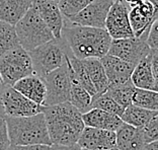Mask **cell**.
Listing matches in <instances>:
<instances>
[{"label": "cell", "instance_id": "26", "mask_svg": "<svg viewBox=\"0 0 158 150\" xmlns=\"http://www.w3.org/2000/svg\"><path fill=\"white\" fill-rule=\"evenodd\" d=\"M19 45L14 27L0 19V56Z\"/></svg>", "mask_w": 158, "mask_h": 150}, {"label": "cell", "instance_id": "15", "mask_svg": "<svg viewBox=\"0 0 158 150\" xmlns=\"http://www.w3.org/2000/svg\"><path fill=\"white\" fill-rule=\"evenodd\" d=\"M100 61L109 81V86L131 80V74L135 67L134 64L107 54L100 58Z\"/></svg>", "mask_w": 158, "mask_h": 150}, {"label": "cell", "instance_id": "14", "mask_svg": "<svg viewBox=\"0 0 158 150\" xmlns=\"http://www.w3.org/2000/svg\"><path fill=\"white\" fill-rule=\"evenodd\" d=\"M33 6L52 31L54 39L60 40L62 37L64 17L59 9L58 3L53 0H34Z\"/></svg>", "mask_w": 158, "mask_h": 150}, {"label": "cell", "instance_id": "8", "mask_svg": "<svg viewBox=\"0 0 158 150\" xmlns=\"http://www.w3.org/2000/svg\"><path fill=\"white\" fill-rule=\"evenodd\" d=\"M44 106L37 105L12 86H6L0 94V110L5 117H30L43 112Z\"/></svg>", "mask_w": 158, "mask_h": 150}, {"label": "cell", "instance_id": "19", "mask_svg": "<svg viewBox=\"0 0 158 150\" xmlns=\"http://www.w3.org/2000/svg\"><path fill=\"white\" fill-rule=\"evenodd\" d=\"M131 81L136 88L157 91L158 78L154 75L149 55L136 64L131 74Z\"/></svg>", "mask_w": 158, "mask_h": 150}, {"label": "cell", "instance_id": "36", "mask_svg": "<svg viewBox=\"0 0 158 150\" xmlns=\"http://www.w3.org/2000/svg\"><path fill=\"white\" fill-rule=\"evenodd\" d=\"M147 1L151 3L155 8H158V0H147Z\"/></svg>", "mask_w": 158, "mask_h": 150}, {"label": "cell", "instance_id": "6", "mask_svg": "<svg viewBox=\"0 0 158 150\" xmlns=\"http://www.w3.org/2000/svg\"><path fill=\"white\" fill-rule=\"evenodd\" d=\"M31 74L35 71L31 56L19 45L0 56V76L6 86H12L16 81Z\"/></svg>", "mask_w": 158, "mask_h": 150}, {"label": "cell", "instance_id": "12", "mask_svg": "<svg viewBox=\"0 0 158 150\" xmlns=\"http://www.w3.org/2000/svg\"><path fill=\"white\" fill-rule=\"evenodd\" d=\"M129 8V20L134 37L140 38L147 35L151 24L157 19L158 8L147 0H138Z\"/></svg>", "mask_w": 158, "mask_h": 150}, {"label": "cell", "instance_id": "27", "mask_svg": "<svg viewBox=\"0 0 158 150\" xmlns=\"http://www.w3.org/2000/svg\"><path fill=\"white\" fill-rule=\"evenodd\" d=\"M90 109H99L102 110H105V112L117 115L118 117H121L124 112V109L120 105H118L107 94L93 96L89 110Z\"/></svg>", "mask_w": 158, "mask_h": 150}, {"label": "cell", "instance_id": "24", "mask_svg": "<svg viewBox=\"0 0 158 150\" xmlns=\"http://www.w3.org/2000/svg\"><path fill=\"white\" fill-rule=\"evenodd\" d=\"M92 101L91 94L81 87L78 83L71 79V88H70V96L69 102L74 108H76L81 114L87 112L90 108V103Z\"/></svg>", "mask_w": 158, "mask_h": 150}, {"label": "cell", "instance_id": "4", "mask_svg": "<svg viewBox=\"0 0 158 150\" xmlns=\"http://www.w3.org/2000/svg\"><path fill=\"white\" fill-rule=\"evenodd\" d=\"M14 30L19 46L27 52L54 39L52 31L40 17L34 6L17 21Z\"/></svg>", "mask_w": 158, "mask_h": 150}, {"label": "cell", "instance_id": "30", "mask_svg": "<svg viewBox=\"0 0 158 150\" xmlns=\"http://www.w3.org/2000/svg\"><path fill=\"white\" fill-rule=\"evenodd\" d=\"M10 146L5 116L0 110V150H7Z\"/></svg>", "mask_w": 158, "mask_h": 150}, {"label": "cell", "instance_id": "2", "mask_svg": "<svg viewBox=\"0 0 158 150\" xmlns=\"http://www.w3.org/2000/svg\"><path fill=\"white\" fill-rule=\"evenodd\" d=\"M48 134L52 144H77L78 138L83 130L82 114L69 102L54 106H44Z\"/></svg>", "mask_w": 158, "mask_h": 150}, {"label": "cell", "instance_id": "17", "mask_svg": "<svg viewBox=\"0 0 158 150\" xmlns=\"http://www.w3.org/2000/svg\"><path fill=\"white\" fill-rule=\"evenodd\" d=\"M82 120L85 127L98 128L112 132H116L123 123L118 116L99 109L88 110L87 112L82 114Z\"/></svg>", "mask_w": 158, "mask_h": 150}, {"label": "cell", "instance_id": "10", "mask_svg": "<svg viewBox=\"0 0 158 150\" xmlns=\"http://www.w3.org/2000/svg\"><path fill=\"white\" fill-rule=\"evenodd\" d=\"M129 9L125 0L114 1L110 6L106 19L105 30L113 40L134 37L129 20Z\"/></svg>", "mask_w": 158, "mask_h": 150}, {"label": "cell", "instance_id": "40", "mask_svg": "<svg viewBox=\"0 0 158 150\" xmlns=\"http://www.w3.org/2000/svg\"><path fill=\"white\" fill-rule=\"evenodd\" d=\"M53 1H56V2H58V0H53Z\"/></svg>", "mask_w": 158, "mask_h": 150}, {"label": "cell", "instance_id": "31", "mask_svg": "<svg viewBox=\"0 0 158 150\" xmlns=\"http://www.w3.org/2000/svg\"><path fill=\"white\" fill-rule=\"evenodd\" d=\"M146 44L150 50H158V21L157 19L151 24L146 37Z\"/></svg>", "mask_w": 158, "mask_h": 150}, {"label": "cell", "instance_id": "32", "mask_svg": "<svg viewBox=\"0 0 158 150\" xmlns=\"http://www.w3.org/2000/svg\"><path fill=\"white\" fill-rule=\"evenodd\" d=\"M49 145H30V146H14L10 145L7 150H50Z\"/></svg>", "mask_w": 158, "mask_h": 150}, {"label": "cell", "instance_id": "29", "mask_svg": "<svg viewBox=\"0 0 158 150\" xmlns=\"http://www.w3.org/2000/svg\"><path fill=\"white\" fill-rule=\"evenodd\" d=\"M141 129L143 133V138H144L146 144L151 143V142L154 141H158V114L154 116Z\"/></svg>", "mask_w": 158, "mask_h": 150}, {"label": "cell", "instance_id": "38", "mask_svg": "<svg viewBox=\"0 0 158 150\" xmlns=\"http://www.w3.org/2000/svg\"><path fill=\"white\" fill-rule=\"evenodd\" d=\"M106 150H120V149H118L117 147H114V148H110V149H106Z\"/></svg>", "mask_w": 158, "mask_h": 150}, {"label": "cell", "instance_id": "1", "mask_svg": "<svg viewBox=\"0 0 158 150\" xmlns=\"http://www.w3.org/2000/svg\"><path fill=\"white\" fill-rule=\"evenodd\" d=\"M71 55L77 59L102 58L109 51L110 42L105 28L82 27L64 20L62 37Z\"/></svg>", "mask_w": 158, "mask_h": 150}, {"label": "cell", "instance_id": "11", "mask_svg": "<svg viewBox=\"0 0 158 150\" xmlns=\"http://www.w3.org/2000/svg\"><path fill=\"white\" fill-rule=\"evenodd\" d=\"M112 4V0H93L81 11L64 20L76 26L105 28L106 19Z\"/></svg>", "mask_w": 158, "mask_h": 150}, {"label": "cell", "instance_id": "33", "mask_svg": "<svg viewBox=\"0 0 158 150\" xmlns=\"http://www.w3.org/2000/svg\"><path fill=\"white\" fill-rule=\"evenodd\" d=\"M50 150H82L77 144L73 145H55L52 144Z\"/></svg>", "mask_w": 158, "mask_h": 150}, {"label": "cell", "instance_id": "20", "mask_svg": "<svg viewBox=\"0 0 158 150\" xmlns=\"http://www.w3.org/2000/svg\"><path fill=\"white\" fill-rule=\"evenodd\" d=\"M33 3L34 0H0V19L14 27Z\"/></svg>", "mask_w": 158, "mask_h": 150}, {"label": "cell", "instance_id": "18", "mask_svg": "<svg viewBox=\"0 0 158 150\" xmlns=\"http://www.w3.org/2000/svg\"><path fill=\"white\" fill-rule=\"evenodd\" d=\"M114 133L116 147L120 150H141L146 144L141 128H135L123 122Z\"/></svg>", "mask_w": 158, "mask_h": 150}, {"label": "cell", "instance_id": "37", "mask_svg": "<svg viewBox=\"0 0 158 150\" xmlns=\"http://www.w3.org/2000/svg\"><path fill=\"white\" fill-rule=\"evenodd\" d=\"M137 1H138V0H125V2L127 3L129 6L132 5V4H134V3H136Z\"/></svg>", "mask_w": 158, "mask_h": 150}, {"label": "cell", "instance_id": "9", "mask_svg": "<svg viewBox=\"0 0 158 150\" xmlns=\"http://www.w3.org/2000/svg\"><path fill=\"white\" fill-rule=\"evenodd\" d=\"M147 35L140 38H127L112 40L107 55L117 57L126 62L136 65L146 58L150 53V48L146 44Z\"/></svg>", "mask_w": 158, "mask_h": 150}, {"label": "cell", "instance_id": "22", "mask_svg": "<svg viewBox=\"0 0 158 150\" xmlns=\"http://www.w3.org/2000/svg\"><path fill=\"white\" fill-rule=\"evenodd\" d=\"M157 114V110H150L139 108L134 105H130L124 110L120 118L126 124L131 125L135 128H142Z\"/></svg>", "mask_w": 158, "mask_h": 150}, {"label": "cell", "instance_id": "3", "mask_svg": "<svg viewBox=\"0 0 158 150\" xmlns=\"http://www.w3.org/2000/svg\"><path fill=\"white\" fill-rule=\"evenodd\" d=\"M5 120L10 145H52L43 112L30 117H5Z\"/></svg>", "mask_w": 158, "mask_h": 150}, {"label": "cell", "instance_id": "23", "mask_svg": "<svg viewBox=\"0 0 158 150\" xmlns=\"http://www.w3.org/2000/svg\"><path fill=\"white\" fill-rule=\"evenodd\" d=\"M135 90L136 87L133 85L132 81L129 80L124 83L110 85L106 94H109L118 105H120L125 110L127 106L132 105Z\"/></svg>", "mask_w": 158, "mask_h": 150}, {"label": "cell", "instance_id": "25", "mask_svg": "<svg viewBox=\"0 0 158 150\" xmlns=\"http://www.w3.org/2000/svg\"><path fill=\"white\" fill-rule=\"evenodd\" d=\"M132 105L139 108L157 110H158V94L157 91L148 90V89L136 88L134 96L132 99Z\"/></svg>", "mask_w": 158, "mask_h": 150}, {"label": "cell", "instance_id": "13", "mask_svg": "<svg viewBox=\"0 0 158 150\" xmlns=\"http://www.w3.org/2000/svg\"><path fill=\"white\" fill-rule=\"evenodd\" d=\"M77 145L82 150H106L116 147V133L112 131L84 127Z\"/></svg>", "mask_w": 158, "mask_h": 150}, {"label": "cell", "instance_id": "35", "mask_svg": "<svg viewBox=\"0 0 158 150\" xmlns=\"http://www.w3.org/2000/svg\"><path fill=\"white\" fill-rule=\"evenodd\" d=\"M5 87H6V85L4 84V82H3V80H2L1 76H0V94H2V91L4 90Z\"/></svg>", "mask_w": 158, "mask_h": 150}, {"label": "cell", "instance_id": "28", "mask_svg": "<svg viewBox=\"0 0 158 150\" xmlns=\"http://www.w3.org/2000/svg\"><path fill=\"white\" fill-rule=\"evenodd\" d=\"M92 1L93 0H58L57 3L63 17L67 19L77 14Z\"/></svg>", "mask_w": 158, "mask_h": 150}, {"label": "cell", "instance_id": "7", "mask_svg": "<svg viewBox=\"0 0 158 150\" xmlns=\"http://www.w3.org/2000/svg\"><path fill=\"white\" fill-rule=\"evenodd\" d=\"M46 85V98L44 106H54L69 102L71 77L66 56L65 62L59 68L43 77Z\"/></svg>", "mask_w": 158, "mask_h": 150}, {"label": "cell", "instance_id": "21", "mask_svg": "<svg viewBox=\"0 0 158 150\" xmlns=\"http://www.w3.org/2000/svg\"><path fill=\"white\" fill-rule=\"evenodd\" d=\"M82 63L88 73L90 81L94 87L95 95L106 94L109 88V81L103 69L102 61L98 58H86L82 59Z\"/></svg>", "mask_w": 158, "mask_h": 150}, {"label": "cell", "instance_id": "39", "mask_svg": "<svg viewBox=\"0 0 158 150\" xmlns=\"http://www.w3.org/2000/svg\"><path fill=\"white\" fill-rule=\"evenodd\" d=\"M112 1H113V2H114V1H118V0H112Z\"/></svg>", "mask_w": 158, "mask_h": 150}, {"label": "cell", "instance_id": "5", "mask_svg": "<svg viewBox=\"0 0 158 150\" xmlns=\"http://www.w3.org/2000/svg\"><path fill=\"white\" fill-rule=\"evenodd\" d=\"M68 48L62 38L60 40L49 41L28 52L33 62L35 74L44 77L47 74L59 68L65 62Z\"/></svg>", "mask_w": 158, "mask_h": 150}, {"label": "cell", "instance_id": "16", "mask_svg": "<svg viewBox=\"0 0 158 150\" xmlns=\"http://www.w3.org/2000/svg\"><path fill=\"white\" fill-rule=\"evenodd\" d=\"M12 87L37 105L44 106L46 98V85L44 79L37 74H31L21 78Z\"/></svg>", "mask_w": 158, "mask_h": 150}, {"label": "cell", "instance_id": "34", "mask_svg": "<svg viewBox=\"0 0 158 150\" xmlns=\"http://www.w3.org/2000/svg\"><path fill=\"white\" fill-rule=\"evenodd\" d=\"M141 150H158V141H154L151 142V143L145 144Z\"/></svg>", "mask_w": 158, "mask_h": 150}]
</instances>
